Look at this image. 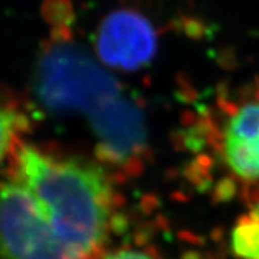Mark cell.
<instances>
[{"mask_svg": "<svg viewBox=\"0 0 259 259\" xmlns=\"http://www.w3.org/2000/svg\"><path fill=\"white\" fill-rule=\"evenodd\" d=\"M105 259H157L151 254L138 249H122L118 251H114Z\"/></svg>", "mask_w": 259, "mask_h": 259, "instance_id": "obj_8", "label": "cell"}, {"mask_svg": "<svg viewBox=\"0 0 259 259\" xmlns=\"http://www.w3.org/2000/svg\"><path fill=\"white\" fill-rule=\"evenodd\" d=\"M7 175L32 194L49 225L75 259L98 258L113 228L115 197L97 164L21 142Z\"/></svg>", "mask_w": 259, "mask_h": 259, "instance_id": "obj_2", "label": "cell"}, {"mask_svg": "<svg viewBox=\"0 0 259 259\" xmlns=\"http://www.w3.org/2000/svg\"><path fill=\"white\" fill-rule=\"evenodd\" d=\"M219 147L226 169L234 178L259 184V89L229 111Z\"/></svg>", "mask_w": 259, "mask_h": 259, "instance_id": "obj_5", "label": "cell"}, {"mask_svg": "<svg viewBox=\"0 0 259 259\" xmlns=\"http://www.w3.org/2000/svg\"><path fill=\"white\" fill-rule=\"evenodd\" d=\"M157 47L155 28L144 15L131 8L113 11L99 25V58L111 68L134 70L154 57Z\"/></svg>", "mask_w": 259, "mask_h": 259, "instance_id": "obj_4", "label": "cell"}, {"mask_svg": "<svg viewBox=\"0 0 259 259\" xmlns=\"http://www.w3.org/2000/svg\"><path fill=\"white\" fill-rule=\"evenodd\" d=\"M0 259H75L32 194L8 175L0 179Z\"/></svg>", "mask_w": 259, "mask_h": 259, "instance_id": "obj_3", "label": "cell"}, {"mask_svg": "<svg viewBox=\"0 0 259 259\" xmlns=\"http://www.w3.org/2000/svg\"><path fill=\"white\" fill-rule=\"evenodd\" d=\"M47 20L55 31L36 69L34 89L40 102L56 113H77L89 122L99 156L114 167L131 170L142 163L146 128L139 110L69 36L66 0H48Z\"/></svg>", "mask_w": 259, "mask_h": 259, "instance_id": "obj_1", "label": "cell"}, {"mask_svg": "<svg viewBox=\"0 0 259 259\" xmlns=\"http://www.w3.org/2000/svg\"><path fill=\"white\" fill-rule=\"evenodd\" d=\"M232 249L239 259H259V210L238 220L232 234Z\"/></svg>", "mask_w": 259, "mask_h": 259, "instance_id": "obj_7", "label": "cell"}, {"mask_svg": "<svg viewBox=\"0 0 259 259\" xmlns=\"http://www.w3.org/2000/svg\"><path fill=\"white\" fill-rule=\"evenodd\" d=\"M29 126L24 103L16 94L0 85V167L10 160Z\"/></svg>", "mask_w": 259, "mask_h": 259, "instance_id": "obj_6", "label": "cell"}, {"mask_svg": "<svg viewBox=\"0 0 259 259\" xmlns=\"http://www.w3.org/2000/svg\"><path fill=\"white\" fill-rule=\"evenodd\" d=\"M135 2H137V0H135Z\"/></svg>", "mask_w": 259, "mask_h": 259, "instance_id": "obj_9", "label": "cell"}]
</instances>
